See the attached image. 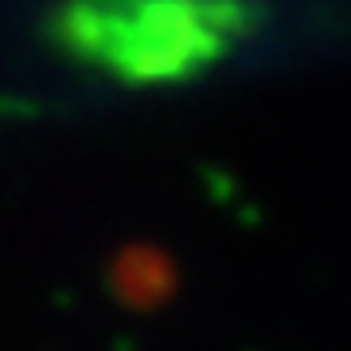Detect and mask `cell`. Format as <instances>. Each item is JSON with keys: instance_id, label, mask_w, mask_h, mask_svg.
<instances>
[{"instance_id": "6da1fadb", "label": "cell", "mask_w": 351, "mask_h": 351, "mask_svg": "<svg viewBox=\"0 0 351 351\" xmlns=\"http://www.w3.org/2000/svg\"><path fill=\"white\" fill-rule=\"evenodd\" d=\"M246 0H66L55 39L78 63L129 86H176L211 71L250 36Z\"/></svg>"}]
</instances>
